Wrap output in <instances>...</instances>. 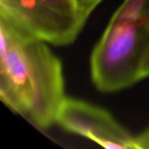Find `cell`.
Here are the masks:
<instances>
[{"mask_svg": "<svg viewBox=\"0 0 149 149\" xmlns=\"http://www.w3.org/2000/svg\"><path fill=\"white\" fill-rule=\"evenodd\" d=\"M0 100L40 130L56 124L65 96L60 59L48 43L0 17Z\"/></svg>", "mask_w": 149, "mask_h": 149, "instance_id": "6da1fadb", "label": "cell"}, {"mask_svg": "<svg viewBox=\"0 0 149 149\" xmlns=\"http://www.w3.org/2000/svg\"><path fill=\"white\" fill-rule=\"evenodd\" d=\"M149 35V0H124L110 18L90 57L94 86L103 93L142 80Z\"/></svg>", "mask_w": 149, "mask_h": 149, "instance_id": "7a4b0ae2", "label": "cell"}, {"mask_svg": "<svg viewBox=\"0 0 149 149\" xmlns=\"http://www.w3.org/2000/svg\"><path fill=\"white\" fill-rule=\"evenodd\" d=\"M0 17L57 46L72 44L88 19L79 0H0Z\"/></svg>", "mask_w": 149, "mask_h": 149, "instance_id": "3957f363", "label": "cell"}, {"mask_svg": "<svg viewBox=\"0 0 149 149\" xmlns=\"http://www.w3.org/2000/svg\"><path fill=\"white\" fill-rule=\"evenodd\" d=\"M56 123L68 133L108 149H137L135 136L107 110L87 101L66 97Z\"/></svg>", "mask_w": 149, "mask_h": 149, "instance_id": "277c9868", "label": "cell"}, {"mask_svg": "<svg viewBox=\"0 0 149 149\" xmlns=\"http://www.w3.org/2000/svg\"><path fill=\"white\" fill-rule=\"evenodd\" d=\"M104 0H79L80 7L85 14L89 17L91 13L100 5Z\"/></svg>", "mask_w": 149, "mask_h": 149, "instance_id": "5b68a950", "label": "cell"}, {"mask_svg": "<svg viewBox=\"0 0 149 149\" xmlns=\"http://www.w3.org/2000/svg\"><path fill=\"white\" fill-rule=\"evenodd\" d=\"M137 149H149V127L135 136Z\"/></svg>", "mask_w": 149, "mask_h": 149, "instance_id": "8992f818", "label": "cell"}, {"mask_svg": "<svg viewBox=\"0 0 149 149\" xmlns=\"http://www.w3.org/2000/svg\"><path fill=\"white\" fill-rule=\"evenodd\" d=\"M142 79L149 78V35L148 40V45H147V50L145 53V58L142 65Z\"/></svg>", "mask_w": 149, "mask_h": 149, "instance_id": "52a82bcc", "label": "cell"}]
</instances>
